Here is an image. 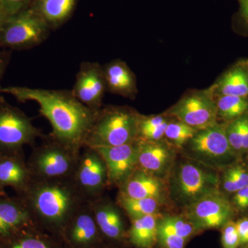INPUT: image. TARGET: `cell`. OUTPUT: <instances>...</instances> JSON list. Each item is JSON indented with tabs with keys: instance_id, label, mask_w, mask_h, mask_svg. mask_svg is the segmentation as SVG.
Wrapping results in <instances>:
<instances>
[{
	"instance_id": "1",
	"label": "cell",
	"mask_w": 248,
	"mask_h": 248,
	"mask_svg": "<svg viewBox=\"0 0 248 248\" xmlns=\"http://www.w3.org/2000/svg\"><path fill=\"white\" fill-rule=\"evenodd\" d=\"M0 93L11 94L21 102L32 101L50 122L54 137L69 146L84 143L97 112L86 107L68 90L8 86Z\"/></svg>"
},
{
	"instance_id": "2",
	"label": "cell",
	"mask_w": 248,
	"mask_h": 248,
	"mask_svg": "<svg viewBox=\"0 0 248 248\" xmlns=\"http://www.w3.org/2000/svg\"><path fill=\"white\" fill-rule=\"evenodd\" d=\"M169 195L182 208L220 190V176L217 171L186 159L174 164L169 177Z\"/></svg>"
},
{
	"instance_id": "3",
	"label": "cell",
	"mask_w": 248,
	"mask_h": 248,
	"mask_svg": "<svg viewBox=\"0 0 248 248\" xmlns=\"http://www.w3.org/2000/svg\"><path fill=\"white\" fill-rule=\"evenodd\" d=\"M140 115L125 107L98 111L84 143L92 148L121 146L138 140Z\"/></svg>"
},
{
	"instance_id": "4",
	"label": "cell",
	"mask_w": 248,
	"mask_h": 248,
	"mask_svg": "<svg viewBox=\"0 0 248 248\" xmlns=\"http://www.w3.org/2000/svg\"><path fill=\"white\" fill-rule=\"evenodd\" d=\"M186 159L214 170H223L239 161L227 138L226 123H216L197 130L182 150Z\"/></svg>"
},
{
	"instance_id": "5",
	"label": "cell",
	"mask_w": 248,
	"mask_h": 248,
	"mask_svg": "<svg viewBox=\"0 0 248 248\" xmlns=\"http://www.w3.org/2000/svg\"><path fill=\"white\" fill-rule=\"evenodd\" d=\"M52 30L31 6L9 16L0 30V48L27 50L43 43Z\"/></svg>"
},
{
	"instance_id": "6",
	"label": "cell",
	"mask_w": 248,
	"mask_h": 248,
	"mask_svg": "<svg viewBox=\"0 0 248 248\" xmlns=\"http://www.w3.org/2000/svg\"><path fill=\"white\" fill-rule=\"evenodd\" d=\"M164 114L197 130L213 125L218 122L213 88L186 93Z\"/></svg>"
},
{
	"instance_id": "7",
	"label": "cell",
	"mask_w": 248,
	"mask_h": 248,
	"mask_svg": "<svg viewBox=\"0 0 248 248\" xmlns=\"http://www.w3.org/2000/svg\"><path fill=\"white\" fill-rule=\"evenodd\" d=\"M236 214L231 200L221 190L205 196L184 208V215L199 232L221 230Z\"/></svg>"
},
{
	"instance_id": "8",
	"label": "cell",
	"mask_w": 248,
	"mask_h": 248,
	"mask_svg": "<svg viewBox=\"0 0 248 248\" xmlns=\"http://www.w3.org/2000/svg\"><path fill=\"white\" fill-rule=\"evenodd\" d=\"M38 135L30 119L0 95V152L18 151Z\"/></svg>"
},
{
	"instance_id": "9",
	"label": "cell",
	"mask_w": 248,
	"mask_h": 248,
	"mask_svg": "<svg viewBox=\"0 0 248 248\" xmlns=\"http://www.w3.org/2000/svg\"><path fill=\"white\" fill-rule=\"evenodd\" d=\"M32 193V208L42 218L53 223L63 221L74 205L71 192L58 184L40 186Z\"/></svg>"
},
{
	"instance_id": "10",
	"label": "cell",
	"mask_w": 248,
	"mask_h": 248,
	"mask_svg": "<svg viewBox=\"0 0 248 248\" xmlns=\"http://www.w3.org/2000/svg\"><path fill=\"white\" fill-rule=\"evenodd\" d=\"M71 91L80 102L98 112L107 91L103 66L96 62H82Z\"/></svg>"
},
{
	"instance_id": "11",
	"label": "cell",
	"mask_w": 248,
	"mask_h": 248,
	"mask_svg": "<svg viewBox=\"0 0 248 248\" xmlns=\"http://www.w3.org/2000/svg\"><path fill=\"white\" fill-rule=\"evenodd\" d=\"M138 166L152 175L166 180L176 163L175 150L165 141L138 140Z\"/></svg>"
},
{
	"instance_id": "12",
	"label": "cell",
	"mask_w": 248,
	"mask_h": 248,
	"mask_svg": "<svg viewBox=\"0 0 248 248\" xmlns=\"http://www.w3.org/2000/svg\"><path fill=\"white\" fill-rule=\"evenodd\" d=\"M93 149L104 159L108 179L113 184L125 182L138 166V140L121 146L99 147Z\"/></svg>"
},
{
	"instance_id": "13",
	"label": "cell",
	"mask_w": 248,
	"mask_h": 248,
	"mask_svg": "<svg viewBox=\"0 0 248 248\" xmlns=\"http://www.w3.org/2000/svg\"><path fill=\"white\" fill-rule=\"evenodd\" d=\"M122 193L132 198L155 199L163 203L169 197L166 180L155 177L141 169L135 170L124 182Z\"/></svg>"
},
{
	"instance_id": "14",
	"label": "cell",
	"mask_w": 248,
	"mask_h": 248,
	"mask_svg": "<svg viewBox=\"0 0 248 248\" xmlns=\"http://www.w3.org/2000/svg\"><path fill=\"white\" fill-rule=\"evenodd\" d=\"M108 92L133 99L138 94L136 77L125 62L115 60L103 66Z\"/></svg>"
},
{
	"instance_id": "15",
	"label": "cell",
	"mask_w": 248,
	"mask_h": 248,
	"mask_svg": "<svg viewBox=\"0 0 248 248\" xmlns=\"http://www.w3.org/2000/svg\"><path fill=\"white\" fill-rule=\"evenodd\" d=\"M60 145L46 147L41 150L34 161V167L42 176L59 177L69 172L73 166L70 153Z\"/></svg>"
},
{
	"instance_id": "16",
	"label": "cell",
	"mask_w": 248,
	"mask_h": 248,
	"mask_svg": "<svg viewBox=\"0 0 248 248\" xmlns=\"http://www.w3.org/2000/svg\"><path fill=\"white\" fill-rule=\"evenodd\" d=\"M211 87L215 96L248 97V64L245 59L230 67Z\"/></svg>"
},
{
	"instance_id": "17",
	"label": "cell",
	"mask_w": 248,
	"mask_h": 248,
	"mask_svg": "<svg viewBox=\"0 0 248 248\" xmlns=\"http://www.w3.org/2000/svg\"><path fill=\"white\" fill-rule=\"evenodd\" d=\"M30 173L18 151L0 152V189L11 186L17 190H25Z\"/></svg>"
},
{
	"instance_id": "18",
	"label": "cell",
	"mask_w": 248,
	"mask_h": 248,
	"mask_svg": "<svg viewBox=\"0 0 248 248\" xmlns=\"http://www.w3.org/2000/svg\"><path fill=\"white\" fill-rule=\"evenodd\" d=\"M79 0H32L30 6L52 31L66 24L72 17Z\"/></svg>"
},
{
	"instance_id": "19",
	"label": "cell",
	"mask_w": 248,
	"mask_h": 248,
	"mask_svg": "<svg viewBox=\"0 0 248 248\" xmlns=\"http://www.w3.org/2000/svg\"><path fill=\"white\" fill-rule=\"evenodd\" d=\"M29 219L30 214L24 203L0 197V239L16 234Z\"/></svg>"
},
{
	"instance_id": "20",
	"label": "cell",
	"mask_w": 248,
	"mask_h": 248,
	"mask_svg": "<svg viewBox=\"0 0 248 248\" xmlns=\"http://www.w3.org/2000/svg\"><path fill=\"white\" fill-rule=\"evenodd\" d=\"M80 163L78 179L81 186L90 191L99 190L108 179L105 162L97 151L91 148Z\"/></svg>"
},
{
	"instance_id": "21",
	"label": "cell",
	"mask_w": 248,
	"mask_h": 248,
	"mask_svg": "<svg viewBox=\"0 0 248 248\" xmlns=\"http://www.w3.org/2000/svg\"><path fill=\"white\" fill-rule=\"evenodd\" d=\"M161 217L158 213L133 219L129 231L130 243L137 248H154L158 244V221Z\"/></svg>"
},
{
	"instance_id": "22",
	"label": "cell",
	"mask_w": 248,
	"mask_h": 248,
	"mask_svg": "<svg viewBox=\"0 0 248 248\" xmlns=\"http://www.w3.org/2000/svg\"><path fill=\"white\" fill-rule=\"evenodd\" d=\"M95 221L99 229L112 239H120L124 234L123 219L120 212L111 205H104L96 210Z\"/></svg>"
},
{
	"instance_id": "23",
	"label": "cell",
	"mask_w": 248,
	"mask_h": 248,
	"mask_svg": "<svg viewBox=\"0 0 248 248\" xmlns=\"http://www.w3.org/2000/svg\"><path fill=\"white\" fill-rule=\"evenodd\" d=\"M217 118L228 123L248 111V97L231 95L216 96Z\"/></svg>"
},
{
	"instance_id": "24",
	"label": "cell",
	"mask_w": 248,
	"mask_h": 248,
	"mask_svg": "<svg viewBox=\"0 0 248 248\" xmlns=\"http://www.w3.org/2000/svg\"><path fill=\"white\" fill-rule=\"evenodd\" d=\"M220 177V190L223 193L234 194L248 186V168L239 164L232 165L223 170Z\"/></svg>"
},
{
	"instance_id": "25",
	"label": "cell",
	"mask_w": 248,
	"mask_h": 248,
	"mask_svg": "<svg viewBox=\"0 0 248 248\" xmlns=\"http://www.w3.org/2000/svg\"><path fill=\"white\" fill-rule=\"evenodd\" d=\"M120 203L133 219L159 213L163 203L155 199H135L121 193Z\"/></svg>"
},
{
	"instance_id": "26",
	"label": "cell",
	"mask_w": 248,
	"mask_h": 248,
	"mask_svg": "<svg viewBox=\"0 0 248 248\" xmlns=\"http://www.w3.org/2000/svg\"><path fill=\"white\" fill-rule=\"evenodd\" d=\"M197 130L187 124L179 121L171 119L165 132V141L169 143L174 150L182 151Z\"/></svg>"
},
{
	"instance_id": "27",
	"label": "cell",
	"mask_w": 248,
	"mask_h": 248,
	"mask_svg": "<svg viewBox=\"0 0 248 248\" xmlns=\"http://www.w3.org/2000/svg\"><path fill=\"white\" fill-rule=\"evenodd\" d=\"M97 234V223L89 214H81L76 218L71 230V239L79 245L92 242Z\"/></svg>"
},
{
	"instance_id": "28",
	"label": "cell",
	"mask_w": 248,
	"mask_h": 248,
	"mask_svg": "<svg viewBox=\"0 0 248 248\" xmlns=\"http://www.w3.org/2000/svg\"><path fill=\"white\" fill-rule=\"evenodd\" d=\"M157 240L161 248H185L187 241L178 236L162 215L158 221Z\"/></svg>"
},
{
	"instance_id": "29",
	"label": "cell",
	"mask_w": 248,
	"mask_h": 248,
	"mask_svg": "<svg viewBox=\"0 0 248 248\" xmlns=\"http://www.w3.org/2000/svg\"><path fill=\"white\" fill-rule=\"evenodd\" d=\"M163 217L170 226L172 227L178 236L184 238L186 241H188L192 236L200 233L184 215H166Z\"/></svg>"
},
{
	"instance_id": "30",
	"label": "cell",
	"mask_w": 248,
	"mask_h": 248,
	"mask_svg": "<svg viewBox=\"0 0 248 248\" xmlns=\"http://www.w3.org/2000/svg\"><path fill=\"white\" fill-rule=\"evenodd\" d=\"M240 117L236 120L226 123V133L232 149L239 157H241L244 154L243 151Z\"/></svg>"
},
{
	"instance_id": "31",
	"label": "cell",
	"mask_w": 248,
	"mask_h": 248,
	"mask_svg": "<svg viewBox=\"0 0 248 248\" xmlns=\"http://www.w3.org/2000/svg\"><path fill=\"white\" fill-rule=\"evenodd\" d=\"M236 1L239 7L233 15V29L239 35L248 37V0Z\"/></svg>"
},
{
	"instance_id": "32",
	"label": "cell",
	"mask_w": 248,
	"mask_h": 248,
	"mask_svg": "<svg viewBox=\"0 0 248 248\" xmlns=\"http://www.w3.org/2000/svg\"><path fill=\"white\" fill-rule=\"evenodd\" d=\"M221 242L223 248H239L240 239L234 220L227 223L221 229Z\"/></svg>"
},
{
	"instance_id": "33",
	"label": "cell",
	"mask_w": 248,
	"mask_h": 248,
	"mask_svg": "<svg viewBox=\"0 0 248 248\" xmlns=\"http://www.w3.org/2000/svg\"><path fill=\"white\" fill-rule=\"evenodd\" d=\"M232 204L235 211L246 213L248 210V186L233 194Z\"/></svg>"
},
{
	"instance_id": "34",
	"label": "cell",
	"mask_w": 248,
	"mask_h": 248,
	"mask_svg": "<svg viewBox=\"0 0 248 248\" xmlns=\"http://www.w3.org/2000/svg\"><path fill=\"white\" fill-rule=\"evenodd\" d=\"M9 248H50L45 241L33 237H24L16 240Z\"/></svg>"
},
{
	"instance_id": "35",
	"label": "cell",
	"mask_w": 248,
	"mask_h": 248,
	"mask_svg": "<svg viewBox=\"0 0 248 248\" xmlns=\"http://www.w3.org/2000/svg\"><path fill=\"white\" fill-rule=\"evenodd\" d=\"M10 16L29 7L32 0H1Z\"/></svg>"
},
{
	"instance_id": "36",
	"label": "cell",
	"mask_w": 248,
	"mask_h": 248,
	"mask_svg": "<svg viewBox=\"0 0 248 248\" xmlns=\"http://www.w3.org/2000/svg\"><path fill=\"white\" fill-rule=\"evenodd\" d=\"M241 246L248 245V217H242L235 221Z\"/></svg>"
},
{
	"instance_id": "37",
	"label": "cell",
	"mask_w": 248,
	"mask_h": 248,
	"mask_svg": "<svg viewBox=\"0 0 248 248\" xmlns=\"http://www.w3.org/2000/svg\"><path fill=\"white\" fill-rule=\"evenodd\" d=\"M241 135H242L243 151L246 154L248 151V111L240 117Z\"/></svg>"
},
{
	"instance_id": "38",
	"label": "cell",
	"mask_w": 248,
	"mask_h": 248,
	"mask_svg": "<svg viewBox=\"0 0 248 248\" xmlns=\"http://www.w3.org/2000/svg\"><path fill=\"white\" fill-rule=\"evenodd\" d=\"M11 52L9 50H4L0 52V82H1L5 71L9 65L10 60H11ZM1 88L0 86V90H1Z\"/></svg>"
},
{
	"instance_id": "39",
	"label": "cell",
	"mask_w": 248,
	"mask_h": 248,
	"mask_svg": "<svg viewBox=\"0 0 248 248\" xmlns=\"http://www.w3.org/2000/svg\"><path fill=\"white\" fill-rule=\"evenodd\" d=\"M9 16L10 15L6 11L2 1L0 0V30H1V27H3Z\"/></svg>"
},
{
	"instance_id": "40",
	"label": "cell",
	"mask_w": 248,
	"mask_h": 248,
	"mask_svg": "<svg viewBox=\"0 0 248 248\" xmlns=\"http://www.w3.org/2000/svg\"><path fill=\"white\" fill-rule=\"evenodd\" d=\"M5 196H6V194H5L4 190L0 189V197H5Z\"/></svg>"
},
{
	"instance_id": "41",
	"label": "cell",
	"mask_w": 248,
	"mask_h": 248,
	"mask_svg": "<svg viewBox=\"0 0 248 248\" xmlns=\"http://www.w3.org/2000/svg\"><path fill=\"white\" fill-rule=\"evenodd\" d=\"M239 248H248V245L247 246H240Z\"/></svg>"
},
{
	"instance_id": "42",
	"label": "cell",
	"mask_w": 248,
	"mask_h": 248,
	"mask_svg": "<svg viewBox=\"0 0 248 248\" xmlns=\"http://www.w3.org/2000/svg\"><path fill=\"white\" fill-rule=\"evenodd\" d=\"M246 154H247V159H248V165H247V166H248V151L247 153H246Z\"/></svg>"
},
{
	"instance_id": "43",
	"label": "cell",
	"mask_w": 248,
	"mask_h": 248,
	"mask_svg": "<svg viewBox=\"0 0 248 248\" xmlns=\"http://www.w3.org/2000/svg\"><path fill=\"white\" fill-rule=\"evenodd\" d=\"M245 60H246V62H247V63L248 64V59H245Z\"/></svg>"
},
{
	"instance_id": "44",
	"label": "cell",
	"mask_w": 248,
	"mask_h": 248,
	"mask_svg": "<svg viewBox=\"0 0 248 248\" xmlns=\"http://www.w3.org/2000/svg\"><path fill=\"white\" fill-rule=\"evenodd\" d=\"M0 248H1V247H0Z\"/></svg>"
}]
</instances>
